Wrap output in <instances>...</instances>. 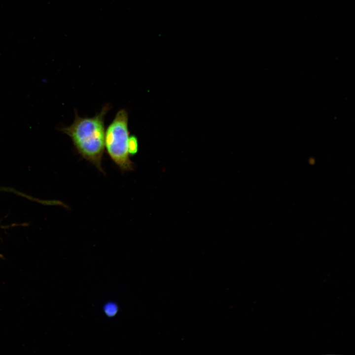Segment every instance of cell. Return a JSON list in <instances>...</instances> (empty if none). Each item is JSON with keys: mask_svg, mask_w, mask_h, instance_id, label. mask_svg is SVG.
Instances as JSON below:
<instances>
[{"mask_svg": "<svg viewBox=\"0 0 355 355\" xmlns=\"http://www.w3.org/2000/svg\"><path fill=\"white\" fill-rule=\"evenodd\" d=\"M105 311L107 316H113L117 311V307L113 303L107 304L105 307Z\"/></svg>", "mask_w": 355, "mask_h": 355, "instance_id": "obj_4", "label": "cell"}, {"mask_svg": "<svg viewBox=\"0 0 355 355\" xmlns=\"http://www.w3.org/2000/svg\"><path fill=\"white\" fill-rule=\"evenodd\" d=\"M139 149L138 140L137 137L132 135L129 136L128 142V150L130 155H134L137 153Z\"/></svg>", "mask_w": 355, "mask_h": 355, "instance_id": "obj_3", "label": "cell"}, {"mask_svg": "<svg viewBox=\"0 0 355 355\" xmlns=\"http://www.w3.org/2000/svg\"><path fill=\"white\" fill-rule=\"evenodd\" d=\"M128 113L122 108L115 114L105 132V145L111 160L123 172L134 169L128 150Z\"/></svg>", "mask_w": 355, "mask_h": 355, "instance_id": "obj_2", "label": "cell"}, {"mask_svg": "<svg viewBox=\"0 0 355 355\" xmlns=\"http://www.w3.org/2000/svg\"><path fill=\"white\" fill-rule=\"evenodd\" d=\"M110 109L109 104L103 106L100 112L92 117H80L76 110L72 123L58 130L71 140L78 153L103 172L102 161L105 149V118Z\"/></svg>", "mask_w": 355, "mask_h": 355, "instance_id": "obj_1", "label": "cell"}]
</instances>
